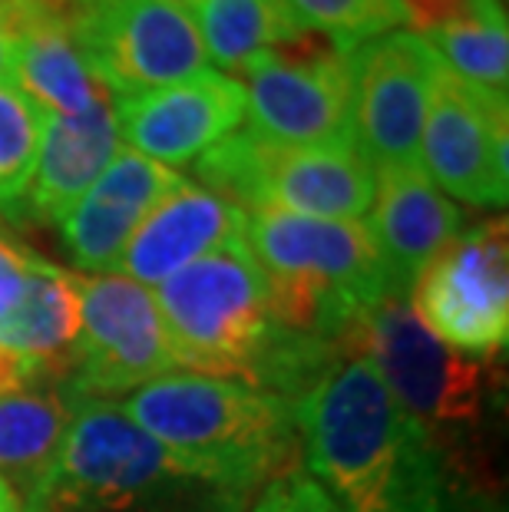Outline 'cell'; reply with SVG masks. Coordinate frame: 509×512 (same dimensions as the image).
I'll list each match as a JSON object with an SVG mask.
<instances>
[{"label":"cell","mask_w":509,"mask_h":512,"mask_svg":"<svg viewBox=\"0 0 509 512\" xmlns=\"http://www.w3.org/2000/svg\"><path fill=\"white\" fill-rule=\"evenodd\" d=\"M308 476L344 512H467L443 437L394 400L371 361L338 357L295 407Z\"/></svg>","instance_id":"6da1fadb"},{"label":"cell","mask_w":509,"mask_h":512,"mask_svg":"<svg viewBox=\"0 0 509 512\" xmlns=\"http://www.w3.org/2000/svg\"><path fill=\"white\" fill-rule=\"evenodd\" d=\"M153 294L176 367L189 374L242 380L298 403L344 357L275 318L272 288L245 238L192 261Z\"/></svg>","instance_id":"7a4b0ae2"},{"label":"cell","mask_w":509,"mask_h":512,"mask_svg":"<svg viewBox=\"0 0 509 512\" xmlns=\"http://www.w3.org/2000/svg\"><path fill=\"white\" fill-rule=\"evenodd\" d=\"M139 427L176 456L196 483L245 496L295 470L301 453L295 407L242 380L166 374L123 403Z\"/></svg>","instance_id":"3957f363"},{"label":"cell","mask_w":509,"mask_h":512,"mask_svg":"<svg viewBox=\"0 0 509 512\" xmlns=\"http://www.w3.org/2000/svg\"><path fill=\"white\" fill-rule=\"evenodd\" d=\"M245 245L268 278L275 318L341 354L364 314L394 298L364 222L245 212Z\"/></svg>","instance_id":"277c9868"},{"label":"cell","mask_w":509,"mask_h":512,"mask_svg":"<svg viewBox=\"0 0 509 512\" xmlns=\"http://www.w3.org/2000/svg\"><path fill=\"white\" fill-rule=\"evenodd\" d=\"M196 176L242 212L361 222L374 202V169L357 146H281L252 129L202 152Z\"/></svg>","instance_id":"5b68a950"},{"label":"cell","mask_w":509,"mask_h":512,"mask_svg":"<svg viewBox=\"0 0 509 512\" xmlns=\"http://www.w3.org/2000/svg\"><path fill=\"white\" fill-rule=\"evenodd\" d=\"M196 483L166 446L153 440L116 400H73L43 512H133Z\"/></svg>","instance_id":"8992f818"},{"label":"cell","mask_w":509,"mask_h":512,"mask_svg":"<svg viewBox=\"0 0 509 512\" xmlns=\"http://www.w3.org/2000/svg\"><path fill=\"white\" fill-rule=\"evenodd\" d=\"M255 136L281 146H357L348 57L318 34L258 53L235 70Z\"/></svg>","instance_id":"52a82bcc"},{"label":"cell","mask_w":509,"mask_h":512,"mask_svg":"<svg viewBox=\"0 0 509 512\" xmlns=\"http://www.w3.org/2000/svg\"><path fill=\"white\" fill-rule=\"evenodd\" d=\"M70 30L86 67L113 100L209 70L199 30L179 0H83Z\"/></svg>","instance_id":"ba28073f"},{"label":"cell","mask_w":509,"mask_h":512,"mask_svg":"<svg viewBox=\"0 0 509 512\" xmlns=\"http://www.w3.org/2000/svg\"><path fill=\"white\" fill-rule=\"evenodd\" d=\"M344 354L367 357L394 400L430 433L480 417V361L433 337L407 298H384L374 304L348 337Z\"/></svg>","instance_id":"9c48e42d"},{"label":"cell","mask_w":509,"mask_h":512,"mask_svg":"<svg viewBox=\"0 0 509 512\" xmlns=\"http://www.w3.org/2000/svg\"><path fill=\"white\" fill-rule=\"evenodd\" d=\"M176 370L153 288L119 275H80V344L70 400L136 394Z\"/></svg>","instance_id":"30bf717a"},{"label":"cell","mask_w":509,"mask_h":512,"mask_svg":"<svg viewBox=\"0 0 509 512\" xmlns=\"http://www.w3.org/2000/svg\"><path fill=\"white\" fill-rule=\"evenodd\" d=\"M420 324L460 354L490 357L509 337L506 222H483L453 238L410 288Z\"/></svg>","instance_id":"8fae6325"},{"label":"cell","mask_w":509,"mask_h":512,"mask_svg":"<svg viewBox=\"0 0 509 512\" xmlns=\"http://www.w3.org/2000/svg\"><path fill=\"white\" fill-rule=\"evenodd\" d=\"M443 60L414 30H387L348 53L354 143L371 169L420 166V136Z\"/></svg>","instance_id":"7c38bea8"},{"label":"cell","mask_w":509,"mask_h":512,"mask_svg":"<svg viewBox=\"0 0 509 512\" xmlns=\"http://www.w3.org/2000/svg\"><path fill=\"white\" fill-rule=\"evenodd\" d=\"M506 126V100L473 90L443 67L420 136V169L443 195L476 209H503L509 192Z\"/></svg>","instance_id":"4fadbf2b"},{"label":"cell","mask_w":509,"mask_h":512,"mask_svg":"<svg viewBox=\"0 0 509 512\" xmlns=\"http://www.w3.org/2000/svg\"><path fill=\"white\" fill-rule=\"evenodd\" d=\"M119 143L159 166H186L245 123V86L229 73L202 70L162 90L113 103Z\"/></svg>","instance_id":"5bb4252c"},{"label":"cell","mask_w":509,"mask_h":512,"mask_svg":"<svg viewBox=\"0 0 509 512\" xmlns=\"http://www.w3.org/2000/svg\"><path fill=\"white\" fill-rule=\"evenodd\" d=\"M186 185V176L169 166L119 149L103 176L80 195V202L60 222V235L77 268L103 275L113 271L129 238L162 199Z\"/></svg>","instance_id":"9a60e30c"},{"label":"cell","mask_w":509,"mask_h":512,"mask_svg":"<svg viewBox=\"0 0 509 512\" xmlns=\"http://www.w3.org/2000/svg\"><path fill=\"white\" fill-rule=\"evenodd\" d=\"M364 225L384 261L391 294L410 301L414 281L463 232V212L420 166H391L374 169V202Z\"/></svg>","instance_id":"2e32d148"},{"label":"cell","mask_w":509,"mask_h":512,"mask_svg":"<svg viewBox=\"0 0 509 512\" xmlns=\"http://www.w3.org/2000/svg\"><path fill=\"white\" fill-rule=\"evenodd\" d=\"M238 238H245V212L222 195L186 182L146 215L113 271L153 288Z\"/></svg>","instance_id":"e0dca14e"},{"label":"cell","mask_w":509,"mask_h":512,"mask_svg":"<svg viewBox=\"0 0 509 512\" xmlns=\"http://www.w3.org/2000/svg\"><path fill=\"white\" fill-rule=\"evenodd\" d=\"M119 152V129L110 93L96 96L77 116L43 113L34 179L24 195V215L60 225L80 195L103 176Z\"/></svg>","instance_id":"ac0fdd59"},{"label":"cell","mask_w":509,"mask_h":512,"mask_svg":"<svg viewBox=\"0 0 509 512\" xmlns=\"http://www.w3.org/2000/svg\"><path fill=\"white\" fill-rule=\"evenodd\" d=\"M0 344L34 364L40 384L67 387L80 344V275L34 258L24 294L0 321Z\"/></svg>","instance_id":"d6986e66"},{"label":"cell","mask_w":509,"mask_h":512,"mask_svg":"<svg viewBox=\"0 0 509 512\" xmlns=\"http://www.w3.org/2000/svg\"><path fill=\"white\" fill-rule=\"evenodd\" d=\"M73 400L67 387H27L0 397V479L24 512H43L47 479L67 433Z\"/></svg>","instance_id":"ffe728a7"},{"label":"cell","mask_w":509,"mask_h":512,"mask_svg":"<svg viewBox=\"0 0 509 512\" xmlns=\"http://www.w3.org/2000/svg\"><path fill=\"white\" fill-rule=\"evenodd\" d=\"M14 86L53 116H77L106 93L86 67L70 24L50 7H40L14 40Z\"/></svg>","instance_id":"44dd1931"},{"label":"cell","mask_w":509,"mask_h":512,"mask_svg":"<svg viewBox=\"0 0 509 512\" xmlns=\"http://www.w3.org/2000/svg\"><path fill=\"white\" fill-rule=\"evenodd\" d=\"M199 30L205 57L238 70L258 53L281 50L308 30L285 0H179Z\"/></svg>","instance_id":"7402d4cb"},{"label":"cell","mask_w":509,"mask_h":512,"mask_svg":"<svg viewBox=\"0 0 509 512\" xmlns=\"http://www.w3.org/2000/svg\"><path fill=\"white\" fill-rule=\"evenodd\" d=\"M427 43L437 50L457 80L496 100H506L509 80V37L506 20H467L427 34Z\"/></svg>","instance_id":"603a6c76"},{"label":"cell","mask_w":509,"mask_h":512,"mask_svg":"<svg viewBox=\"0 0 509 512\" xmlns=\"http://www.w3.org/2000/svg\"><path fill=\"white\" fill-rule=\"evenodd\" d=\"M43 110L17 86H0V219H27L24 195L34 179Z\"/></svg>","instance_id":"cb8c5ba5"},{"label":"cell","mask_w":509,"mask_h":512,"mask_svg":"<svg viewBox=\"0 0 509 512\" xmlns=\"http://www.w3.org/2000/svg\"><path fill=\"white\" fill-rule=\"evenodd\" d=\"M301 27L331 40L344 57L364 40L381 37L404 24L397 0H285Z\"/></svg>","instance_id":"d4e9b609"},{"label":"cell","mask_w":509,"mask_h":512,"mask_svg":"<svg viewBox=\"0 0 509 512\" xmlns=\"http://www.w3.org/2000/svg\"><path fill=\"white\" fill-rule=\"evenodd\" d=\"M397 4L420 37L467 20H506L503 0H397Z\"/></svg>","instance_id":"484cf974"},{"label":"cell","mask_w":509,"mask_h":512,"mask_svg":"<svg viewBox=\"0 0 509 512\" xmlns=\"http://www.w3.org/2000/svg\"><path fill=\"white\" fill-rule=\"evenodd\" d=\"M252 512H344L334 496L305 470H291L265 483Z\"/></svg>","instance_id":"4316f807"},{"label":"cell","mask_w":509,"mask_h":512,"mask_svg":"<svg viewBox=\"0 0 509 512\" xmlns=\"http://www.w3.org/2000/svg\"><path fill=\"white\" fill-rule=\"evenodd\" d=\"M34 252L14 242L10 235L0 232V321L14 311V304L20 301L30 275V265H34Z\"/></svg>","instance_id":"83f0119b"},{"label":"cell","mask_w":509,"mask_h":512,"mask_svg":"<svg viewBox=\"0 0 509 512\" xmlns=\"http://www.w3.org/2000/svg\"><path fill=\"white\" fill-rule=\"evenodd\" d=\"M27 387H43L34 364L0 344V397L17 394V390H27Z\"/></svg>","instance_id":"f1b7e54d"},{"label":"cell","mask_w":509,"mask_h":512,"mask_svg":"<svg viewBox=\"0 0 509 512\" xmlns=\"http://www.w3.org/2000/svg\"><path fill=\"white\" fill-rule=\"evenodd\" d=\"M0 86H14V43H10L4 20H0Z\"/></svg>","instance_id":"f546056e"},{"label":"cell","mask_w":509,"mask_h":512,"mask_svg":"<svg viewBox=\"0 0 509 512\" xmlns=\"http://www.w3.org/2000/svg\"><path fill=\"white\" fill-rule=\"evenodd\" d=\"M40 4H43V7H50L53 14L63 17V20L70 24V20L77 17V10L83 7V0H40Z\"/></svg>","instance_id":"4dcf8cb0"},{"label":"cell","mask_w":509,"mask_h":512,"mask_svg":"<svg viewBox=\"0 0 509 512\" xmlns=\"http://www.w3.org/2000/svg\"><path fill=\"white\" fill-rule=\"evenodd\" d=\"M242 509V496H232V493H215L212 503L205 506L202 512H238Z\"/></svg>","instance_id":"1f68e13d"},{"label":"cell","mask_w":509,"mask_h":512,"mask_svg":"<svg viewBox=\"0 0 509 512\" xmlns=\"http://www.w3.org/2000/svg\"><path fill=\"white\" fill-rule=\"evenodd\" d=\"M0 512H24V506H20V499L10 493V486L0 479Z\"/></svg>","instance_id":"d6a6232c"}]
</instances>
